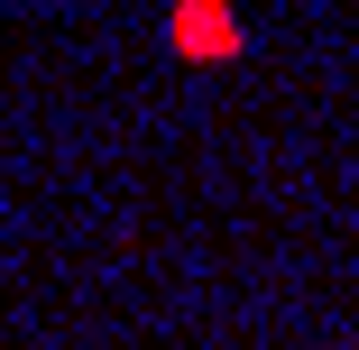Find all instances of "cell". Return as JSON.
Here are the masks:
<instances>
[{"mask_svg":"<svg viewBox=\"0 0 359 350\" xmlns=\"http://www.w3.org/2000/svg\"><path fill=\"white\" fill-rule=\"evenodd\" d=\"M166 46L184 65H240L249 28H240V0H166Z\"/></svg>","mask_w":359,"mask_h":350,"instance_id":"obj_1","label":"cell"},{"mask_svg":"<svg viewBox=\"0 0 359 350\" xmlns=\"http://www.w3.org/2000/svg\"><path fill=\"white\" fill-rule=\"evenodd\" d=\"M341 350H359V341H341Z\"/></svg>","mask_w":359,"mask_h":350,"instance_id":"obj_2","label":"cell"}]
</instances>
